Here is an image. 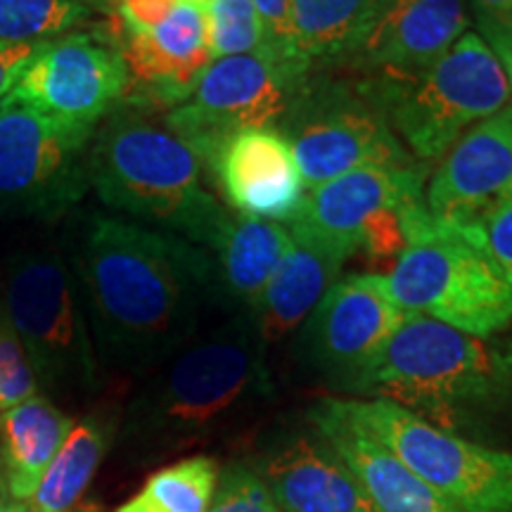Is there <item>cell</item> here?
<instances>
[{"label": "cell", "instance_id": "cell-34", "mask_svg": "<svg viewBox=\"0 0 512 512\" xmlns=\"http://www.w3.org/2000/svg\"><path fill=\"white\" fill-rule=\"evenodd\" d=\"M261 22H264L266 41L271 46L290 48L292 46V0H252Z\"/></svg>", "mask_w": 512, "mask_h": 512}, {"label": "cell", "instance_id": "cell-33", "mask_svg": "<svg viewBox=\"0 0 512 512\" xmlns=\"http://www.w3.org/2000/svg\"><path fill=\"white\" fill-rule=\"evenodd\" d=\"M43 43L46 41H0V102L12 93Z\"/></svg>", "mask_w": 512, "mask_h": 512}, {"label": "cell", "instance_id": "cell-31", "mask_svg": "<svg viewBox=\"0 0 512 512\" xmlns=\"http://www.w3.org/2000/svg\"><path fill=\"white\" fill-rule=\"evenodd\" d=\"M472 235L482 242L491 259L501 268L512 285V202L491 211L477 226H470Z\"/></svg>", "mask_w": 512, "mask_h": 512}, {"label": "cell", "instance_id": "cell-28", "mask_svg": "<svg viewBox=\"0 0 512 512\" xmlns=\"http://www.w3.org/2000/svg\"><path fill=\"white\" fill-rule=\"evenodd\" d=\"M204 12L211 60L247 55L264 46V22L252 0H211Z\"/></svg>", "mask_w": 512, "mask_h": 512}, {"label": "cell", "instance_id": "cell-21", "mask_svg": "<svg viewBox=\"0 0 512 512\" xmlns=\"http://www.w3.org/2000/svg\"><path fill=\"white\" fill-rule=\"evenodd\" d=\"M290 247V228L228 214L221 233L207 249L214 261L219 316H252Z\"/></svg>", "mask_w": 512, "mask_h": 512}, {"label": "cell", "instance_id": "cell-2", "mask_svg": "<svg viewBox=\"0 0 512 512\" xmlns=\"http://www.w3.org/2000/svg\"><path fill=\"white\" fill-rule=\"evenodd\" d=\"M278 401L271 354L252 316H221L140 380L117 441L138 465L233 439L264 425Z\"/></svg>", "mask_w": 512, "mask_h": 512}, {"label": "cell", "instance_id": "cell-7", "mask_svg": "<svg viewBox=\"0 0 512 512\" xmlns=\"http://www.w3.org/2000/svg\"><path fill=\"white\" fill-rule=\"evenodd\" d=\"M275 131L309 190L361 166L425 169L396 138L370 79L342 69H313Z\"/></svg>", "mask_w": 512, "mask_h": 512}, {"label": "cell", "instance_id": "cell-37", "mask_svg": "<svg viewBox=\"0 0 512 512\" xmlns=\"http://www.w3.org/2000/svg\"><path fill=\"white\" fill-rule=\"evenodd\" d=\"M0 512H29L27 501H15V498H10L3 491V486H0Z\"/></svg>", "mask_w": 512, "mask_h": 512}, {"label": "cell", "instance_id": "cell-14", "mask_svg": "<svg viewBox=\"0 0 512 512\" xmlns=\"http://www.w3.org/2000/svg\"><path fill=\"white\" fill-rule=\"evenodd\" d=\"M240 458L283 512H373L347 460L306 413L266 420Z\"/></svg>", "mask_w": 512, "mask_h": 512}, {"label": "cell", "instance_id": "cell-1", "mask_svg": "<svg viewBox=\"0 0 512 512\" xmlns=\"http://www.w3.org/2000/svg\"><path fill=\"white\" fill-rule=\"evenodd\" d=\"M64 256L105 375L145 380L219 316L211 254L178 235L86 211Z\"/></svg>", "mask_w": 512, "mask_h": 512}, {"label": "cell", "instance_id": "cell-24", "mask_svg": "<svg viewBox=\"0 0 512 512\" xmlns=\"http://www.w3.org/2000/svg\"><path fill=\"white\" fill-rule=\"evenodd\" d=\"M121 411L98 408L74 422L36 494L27 501L29 512H74L83 491L117 441Z\"/></svg>", "mask_w": 512, "mask_h": 512}, {"label": "cell", "instance_id": "cell-25", "mask_svg": "<svg viewBox=\"0 0 512 512\" xmlns=\"http://www.w3.org/2000/svg\"><path fill=\"white\" fill-rule=\"evenodd\" d=\"M375 8L377 0H292V46L313 69H339Z\"/></svg>", "mask_w": 512, "mask_h": 512}, {"label": "cell", "instance_id": "cell-30", "mask_svg": "<svg viewBox=\"0 0 512 512\" xmlns=\"http://www.w3.org/2000/svg\"><path fill=\"white\" fill-rule=\"evenodd\" d=\"M41 394L34 368L0 299V413Z\"/></svg>", "mask_w": 512, "mask_h": 512}, {"label": "cell", "instance_id": "cell-29", "mask_svg": "<svg viewBox=\"0 0 512 512\" xmlns=\"http://www.w3.org/2000/svg\"><path fill=\"white\" fill-rule=\"evenodd\" d=\"M207 512H283L245 458L221 465Z\"/></svg>", "mask_w": 512, "mask_h": 512}, {"label": "cell", "instance_id": "cell-6", "mask_svg": "<svg viewBox=\"0 0 512 512\" xmlns=\"http://www.w3.org/2000/svg\"><path fill=\"white\" fill-rule=\"evenodd\" d=\"M0 299L27 349L41 394L50 401L86 403L102 392L105 370L67 256L55 249L15 256Z\"/></svg>", "mask_w": 512, "mask_h": 512}, {"label": "cell", "instance_id": "cell-3", "mask_svg": "<svg viewBox=\"0 0 512 512\" xmlns=\"http://www.w3.org/2000/svg\"><path fill=\"white\" fill-rule=\"evenodd\" d=\"M351 399H382L456 437L512 451V332L475 337L406 313Z\"/></svg>", "mask_w": 512, "mask_h": 512}, {"label": "cell", "instance_id": "cell-4", "mask_svg": "<svg viewBox=\"0 0 512 512\" xmlns=\"http://www.w3.org/2000/svg\"><path fill=\"white\" fill-rule=\"evenodd\" d=\"M204 166L155 112L119 105L95 128L91 188L107 209L211 247L230 211L204 185Z\"/></svg>", "mask_w": 512, "mask_h": 512}, {"label": "cell", "instance_id": "cell-20", "mask_svg": "<svg viewBox=\"0 0 512 512\" xmlns=\"http://www.w3.org/2000/svg\"><path fill=\"white\" fill-rule=\"evenodd\" d=\"M304 413L347 460L373 512H463L358 425L339 396H323Z\"/></svg>", "mask_w": 512, "mask_h": 512}, {"label": "cell", "instance_id": "cell-32", "mask_svg": "<svg viewBox=\"0 0 512 512\" xmlns=\"http://www.w3.org/2000/svg\"><path fill=\"white\" fill-rule=\"evenodd\" d=\"M178 0H114L110 19L119 29L143 34L157 27Z\"/></svg>", "mask_w": 512, "mask_h": 512}, {"label": "cell", "instance_id": "cell-23", "mask_svg": "<svg viewBox=\"0 0 512 512\" xmlns=\"http://www.w3.org/2000/svg\"><path fill=\"white\" fill-rule=\"evenodd\" d=\"M74 418L46 394L0 413V486L15 501H29L48 472Z\"/></svg>", "mask_w": 512, "mask_h": 512}, {"label": "cell", "instance_id": "cell-39", "mask_svg": "<svg viewBox=\"0 0 512 512\" xmlns=\"http://www.w3.org/2000/svg\"><path fill=\"white\" fill-rule=\"evenodd\" d=\"M74 512H95V510H74Z\"/></svg>", "mask_w": 512, "mask_h": 512}, {"label": "cell", "instance_id": "cell-27", "mask_svg": "<svg viewBox=\"0 0 512 512\" xmlns=\"http://www.w3.org/2000/svg\"><path fill=\"white\" fill-rule=\"evenodd\" d=\"M114 0H0V41H53L112 15Z\"/></svg>", "mask_w": 512, "mask_h": 512}, {"label": "cell", "instance_id": "cell-19", "mask_svg": "<svg viewBox=\"0 0 512 512\" xmlns=\"http://www.w3.org/2000/svg\"><path fill=\"white\" fill-rule=\"evenodd\" d=\"M425 181L427 169L361 166L347 171L306 192L290 230L351 259L370 216L403 197L425 192Z\"/></svg>", "mask_w": 512, "mask_h": 512}, {"label": "cell", "instance_id": "cell-36", "mask_svg": "<svg viewBox=\"0 0 512 512\" xmlns=\"http://www.w3.org/2000/svg\"><path fill=\"white\" fill-rule=\"evenodd\" d=\"M479 19H508L512 17V0H465Z\"/></svg>", "mask_w": 512, "mask_h": 512}, {"label": "cell", "instance_id": "cell-38", "mask_svg": "<svg viewBox=\"0 0 512 512\" xmlns=\"http://www.w3.org/2000/svg\"><path fill=\"white\" fill-rule=\"evenodd\" d=\"M192 3H197V5H202V8H207L211 0H192Z\"/></svg>", "mask_w": 512, "mask_h": 512}, {"label": "cell", "instance_id": "cell-26", "mask_svg": "<svg viewBox=\"0 0 512 512\" xmlns=\"http://www.w3.org/2000/svg\"><path fill=\"white\" fill-rule=\"evenodd\" d=\"M221 463L214 456H188L162 467L117 512H207Z\"/></svg>", "mask_w": 512, "mask_h": 512}, {"label": "cell", "instance_id": "cell-10", "mask_svg": "<svg viewBox=\"0 0 512 512\" xmlns=\"http://www.w3.org/2000/svg\"><path fill=\"white\" fill-rule=\"evenodd\" d=\"M403 316L384 273L339 278L290 339L294 370L309 384L351 399Z\"/></svg>", "mask_w": 512, "mask_h": 512}, {"label": "cell", "instance_id": "cell-18", "mask_svg": "<svg viewBox=\"0 0 512 512\" xmlns=\"http://www.w3.org/2000/svg\"><path fill=\"white\" fill-rule=\"evenodd\" d=\"M204 171L228 207L249 219L292 221L304 200L292 147L271 128L235 133Z\"/></svg>", "mask_w": 512, "mask_h": 512}, {"label": "cell", "instance_id": "cell-11", "mask_svg": "<svg viewBox=\"0 0 512 512\" xmlns=\"http://www.w3.org/2000/svg\"><path fill=\"white\" fill-rule=\"evenodd\" d=\"M342 399V396H339ZM351 418L463 512H512V451L439 430L382 399H342Z\"/></svg>", "mask_w": 512, "mask_h": 512}, {"label": "cell", "instance_id": "cell-22", "mask_svg": "<svg viewBox=\"0 0 512 512\" xmlns=\"http://www.w3.org/2000/svg\"><path fill=\"white\" fill-rule=\"evenodd\" d=\"M292 247L285 254L278 273L268 283L264 297L256 304L252 320L268 354L309 318L325 292L337 283L347 256L320 245L316 240L292 233Z\"/></svg>", "mask_w": 512, "mask_h": 512}, {"label": "cell", "instance_id": "cell-8", "mask_svg": "<svg viewBox=\"0 0 512 512\" xmlns=\"http://www.w3.org/2000/svg\"><path fill=\"white\" fill-rule=\"evenodd\" d=\"M403 313H415L475 337L512 328V285L470 228L434 226L389 268Z\"/></svg>", "mask_w": 512, "mask_h": 512}, {"label": "cell", "instance_id": "cell-5", "mask_svg": "<svg viewBox=\"0 0 512 512\" xmlns=\"http://www.w3.org/2000/svg\"><path fill=\"white\" fill-rule=\"evenodd\" d=\"M366 79L396 138L425 169L439 162L465 131L512 105L508 69L475 31L460 36L420 72Z\"/></svg>", "mask_w": 512, "mask_h": 512}, {"label": "cell", "instance_id": "cell-35", "mask_svg": "<svg viewBox=\"0 0 512 512\" xmlns=\"http://www.w3.org/2000/svg\"><path fill=\"white\" fill-rule=\"evenodd\" d=\"M479 36L494 48V53L501 57L503 67L508 69L512 81V17L508 19H479Z\"/></svg>", "mask_w": 512, "mask_h": 512}, {"label": "cell", "instance_id": "cell-15", "mask_svg": "<svg viewBox=\"0 0 512 512\" xmlns=\"http://www.w3.org/2000/svg\"><path fill=\"white\" fill-rule=\"evenodd\" d=\"M128 69V91L121 105L140 110H174L190 98L204 69L209 67L207 12L192 0H178L157 27L143 34L119 29L107 19Z\"/></svg>", "mask_w": 512, "mask_h": 512}, {"label": "cell", "instance_id": "cell-9", "mask_svg": "<svg viewBox=\"0 0 512 512\" xmlns=\"http://www.w3.org/2000/svg\"><path fill=\"white\" fill-rule=\"evenodd\" d=\"M311 72L297 50L271 43L247 55L221 57L204 69L190 98L166 112L164 121L207 169L235 133L275 131Z\"/></svg>", "mask_w": 512, "mask_h": 512}, {"label": "cell", "instance_id": "cell-16", "mask_svg": "<svg viewBox=\"0 0 512 512\" xmlns=\"http://www.w3.org/2000/svg\"><path fill=\"white\" fill-rule=\"evenodd\" d=\"M425 183V207L441 226H477L512 202V105L465 131Z\"/></svg>", "mask_w": 512, "mask_h": 512}, {"label": "cell", "instance_id": "cell-12", "mask_svg": "<svg viewBox=\"0 0 512 512\" xmlns=\"http://www.w3.org/2000/svg\"><path fill=\"white\" fill-rule=\"evenodd\" d=\"M95 128L0 102V211L55 221L91 188Z\"/></svg>", "mask_w": 512, "mask_h": 512}, {"label": "cell", "instance_id": "cell-13", "mask_svg": "<svg viewBox=\"0 0 512 512\" xmlns=\"http://www.w3.org/2000/svg\"><path fill=\"white\" fill-rule=\"evenodd\" d=\"M128 69L105 24L43 43L3 102L98 128L126 100Z\"/></svg>", "mask_w": 512, "mask_h": 512}, {"label": "cell", "instance_id": "cell-17", "mask_svg": "<svg viewBox=\"0 0 512 512\" xmlns=\"http://www.w3.org/2000/svg\"><path fill=\"white\" fill-rule=\"evenodd\" d=\"M472 27L465 0H377L342 72L403 76L439 60Z\"/></svg>", "mask_w": 512, "mask_h": 512}]
</instances>
